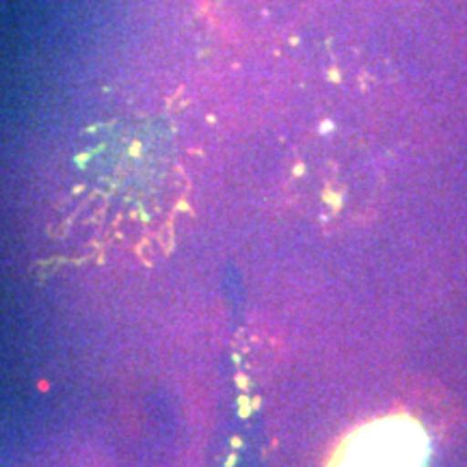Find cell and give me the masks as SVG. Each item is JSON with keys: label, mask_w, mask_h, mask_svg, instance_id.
Listing matches in <instances>:
<instances>
[{"label": "cell", "mask_w": 467, "mask_h": 467, "mask_svg": "<svg viewBox=\"0 0 467 467\" xmlns=\"http://www.w3.org/2000/svg\"><path fill=\"white\" fill-rule=\"evenodd\" d=\"M426 441L416 424L388 420L368 426L350 440L336 467H422Z\"/></svg>", "instance_id": "cell-2"}, {"label": "cell", "mask_w": 467, "mask_h": 467, "mask_svg": "<svg viewBox=\"0 0 467 467\" xmlns=\"http://www.w3.org/2000/svg\"><path fill=\"white\" fill-rule=\"evenodd\" d=\"M214 25L241 42L277 39L309 14L314 0H206Z\"/></svg>", "instance_id": "cell-1"}]
</instances>
